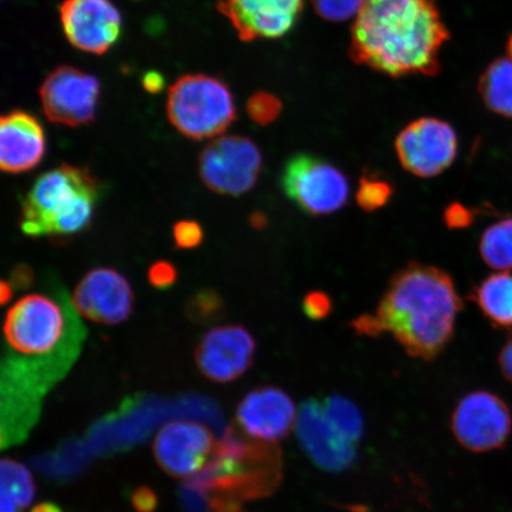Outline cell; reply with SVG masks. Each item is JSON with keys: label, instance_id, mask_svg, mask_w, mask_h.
Returning <instances> with one entry per match:
<instances>
[{"label": "cell", "instance_id": "obj_19", "mask_svg": "<svg viewBox=\"0 0 512 512\" xmlns=\"http://www.w3.org/2000/svg\"><path fill=\"white\" fill-rule=\"evenodd\" d=\"M47 151L46 132L34 115L24 111L4 114L0 121V168L19 175L34 170Z\"/></svg>", "mask_w": 512, "mask_h": 512}, {"label": "cell", "instance_id": "obj_26", "mask_svg": "<svg viewBox=\"0 0 512 512\" xmlns=\"http://www.w3.org/2000/svg\"><path fill=\"white\" fill-rule=\"evenodd\" d=\"M187 315L192 323L209 324L223 315V302L219 293L210 288L198 291L187 304Z\"/></svg>", "mask_w": 512, "mask_h": 512}, {"label": "cell", "instance_id": "obj_37", "mask_svg": "<svg viewBox=\"0 0 512 512\" xmlns=\"http://www.w3.org/2000/svg\"><path fill=\"white\" fill-rule=\"evenodd\" d=\"M165 81L162 75L157 72H149L143 76V87L146 92L156 94L162 91Z\"/></svg>", "mask_w": 512, "mask_h": 512}, {"label": "cell", "instance_id": "obj_34", "mask_svg": "<svg viewBox=\"0 0 512 512\" xmlns=\"http://www.w3.org/2000/svg\"><path fill=\"white\" fill-rule=\"evenodd\" d=\"M34 281V273L31 272L28 266H17L11 274V281L9 283L12 287L18 288V290H23V288H27Z\"/></svg>", "mask_w": 512, "mask_h": 512}, {"label": "cell", "instance_id": "obj_17", "mask_svg": "<svg viewBox=\"0 0 512 512\" xmlns=\"http://www.w3.org/2000/svg\"><path fill=\"white\" fill-rule=\"evenodd\" d=\"M296 432L306 456L319 469L343 472L354 465L357 445L332 425L319 400L310 399L300 406Z\"/></svg>", "mask_w": 512, "mask_h": 512}, {"label": "cell", "instance_id": "obj_1", "mask_svg": "<svg viewBox=\"0 0 512 512\" xmlns=\"http://www.w3.org/2000/svg\"><path fill=\"white\" fill-rule=\"evenodd\" d=\"M3 331L2 390L37 402L66 376L87 338L61 285L19 299L6 313Z\"/></svg>", "mask_w": 512, "mask_h": 512}, {"label": "cell", "instance_id": "obj_25", "mask_svg": "<svg viewBox=\"0 0 512 512\" xmlns=\"http://www.w3.org/2000/svg\"><path fill=\"white\" fill-rule=\"evenodd\" d=\"M394 195L393 184L376 172H366L356 191L358 206L367 213L386 207Z\"/></svg>", "mask_w": 512, "mask_h": 512}, {"label": "cell", "instance_id": "obj_12", "mask_svg": "<svg viewBox=\"0 0 512 512\" xmlns=\"http://www.w3.org/2000/svg\"><path fill=\"white\" fill-rule=\"evenodd\" d=\"M217 441L210 428L200 422L174 420L160 428L152 451L166 475L187 482L207 466Z\"/></svg>", "mask_w": 512, "mask_h": 512}, {"label": "cell", "instance_id": "obj_39", "mask_svg": "<svg viewBox=\"0 0 512 512\" xmlns=\"http://www.w3.org/2000/svg\"><path fill=\"white\" fill-rule=\"evenodd\" d=\"M0 294H2V303H8V300L11 298L12 294V285L9 281H3L2 286H0Z\"/></svg>", "mask_w": 512, "mask_h": 512}, {"label": "cell", "instance_id": "obj_35", "mask_svg": "<svg viewBox=\"0 0 512 512\" xmlns=\"http://www.w3.org/2000/svg\"><path fill=\"white\" fill-rule=\"evenodd\" d=\"M207 512H246L241 508V502L233 499L209 498Z\"/></svg>", "mask_w": 512, "mask_h": 512}, {"label": "cell", "instance_id": "obj_22", "mask_svg": "<svg viewBox=\"0 0 512 512\" xmlns=\"http://www.w3.org/2000/svg\"><path fill=\"white\" fill-rule=\"evenodd\" d=\"M475 300L492 323L512 325V275H491L477 287Z\"/></svg>", "mask_w": 512, "mask_h": 512}, {"label": "cell", "instance_id": "obj_13", "mask_svg": "<svg viewBox=\"0 0 512 512\" xmlns=\"http://www.w3.org/2000/svg\"><path fill=\"white\" fill-rule=\"evenodd\" d=\"M255 352V339L243 326H216L197 344L195 363L209 381L230 383L252 367Z\"/></svg>", "mask_w": 512, "mask_h": 512}, {"label": "cell", "instance_id": "obj_6", "mask_svg": "<svg viewBox=\"0 0 512 512\" xmlns=\"http://www.w3.org/2000/svg\"><path fill=\"white\" fill-rule=\"evenodd\" d=\"M166 113L172 126L194 140L216 138L236 119L232 92L213 76H182L169 88Z\"/></svg>", "mask_w": 512, "mask_h": 512}, {"label": "cell", "instance_id": "obj_2", "mask_svg": "<svg viewBox=\"0 0 512 512\" xmlns=\"http://www.w3.org/2000/svg\"><path fill=\"white\" fill-rule=\"evenodd\" d=\"M463 302L441 268L409 262L393 275L379 306L351 323L358 335L392 334L409 356L432 361L450 344Z\"/></svg>", "mask_w": 512, "mask_h": 512}, {"label": "cell", "instance_id": "obj_28", "mask_svg": "<svg viewBox=\"0 0 512 512\" xmlns=\"http://www.w3.org/2000/svg\"><path fill=\"white\" fill-rule=\"evenodd\" d=\"M281 112V102L274 95L256 93L248 101L247 113L255 124H272Z\"/></svg>", "mask_w": 512, "mask_h": 512}, {"label": "cell", "instance_id": "obj_31", "mask_svg": "<svg viewBox=\"0 0 512 512\" xmlns=\"http://www.w3.org/2000/svg\"><path fill=\"white\" fill-rule=\"evenodd\" d=\"M303 311L312 320H323L332 311V300L323 291L307 293L303 300Z\"/></svg>", "mask_w": 512, "mask_h": 512}, {"label": "cell", "instance_id": "obj_14", "mask_svg": "<svg viewBox=\"0 0 512 512\" xmlns=\"http://www.w3.org/2000/svg\"><path fill=\"white\" fill-rule=\"evenodd\" d=\"M61 25L73 47L102 55L119 40L123 18L111 0H64Z\"/></svg>", "mask_w": 512, "mask_h": 512}, {"label": "cell", "instance_id": "obj_27", "mask_svg": "<svg viewBox=\"0 0 512 512\" xmlns=\"http://www.w3.org/2000/svg\"><path fill=\"white\" fill-rule=\"evenodd\" d=\"M317 14L332 22L348 21L360 14L366 0H311Z\"/></svg>", "mask_w": 512, "mask_h": 512}, {"label": "cell", "instance_id": "obj_24", "mask_svg": "<svg viewBox=\"0 0 512 512\" xmlns=\"http://www.w3.org/2000/svg\"><path fill=\"white\" fill-rule=\"evenodd\" d=\"M479 248L490 267L499 271L512 270V217L486 229Z\"/></svg>", "mask_w": 512, "mask_h": 512}, {"label": "cell", "instance_id": "obj_9", "mask_svg": "<svg viewBox=\"0 0 512 512\" xmlns=\"http://www.w3.org/2000/svg\"><path fill=\"white\" fill-rule=\"evenodd\" d=\"M451 428L458 443L471 452L496 450L507 443L512 430L510 409L499 396L478 390L464 396L454 408Z\"/></svg>", "mask_w": 512, "mask_h": 512}, {"label": "cell", "instance_id": "obj_4", "mask_svg": "<svg viewBox=\"0 0 512 512\" xmlns=\"http://www.w3.org/2000/svg\"><path fill=\"white\" fill-rule=\"evenodd\" d=\"M102 187L86 168L62 164L38 177L22 200V232L30 238H66L91 224Z\"/></svg>", "mask_w": 512, "mask_h": 512}, {"label": "cell", "instance_id": "obj_3", "mask_svg": "<svg viewBox=\"0 0 512 512\" xmlns=\"http://www.w3.org/2000/svg\"><path fill=\"white\" fill-rule=\"evenodd\" d=\"M447 38L432 0H366L352 27L351 55L390 76L431 75Z\"/></svg>", "mask_w": 512, "mask_h": 512}, {"label": "cell", "instance_id": "obj_10", "mask_svg": "<svg viewBox=\"0 0 512 512\" xmlns=\"http://www.w3.org/2000/svg\"><path fill=\"white\" fill-rule=\"evenodd\" d=\"M458 145L453 127L435 118L413 121L395 140L403 169L420 178L437 177L450 168L457 158Z\"/></svg>", "mask_w": 512, "mask_h": 512}, {"label": "cell", "instance_id": "obj_15", "mask_svg": "<svg viewBox=\"0 0 512 512\" xmlns=\"http://www.w3.org/2000/svg\"><path fill=\"white\" fill-rule=\"evenodd\" d=\"M72 303L79 315L104 325H118L130 318L134 307L132 286L111 267H96L76 285Z\"/></svg>", "mask_w": 512, "mask_h": 512}, {"label": "cell", "instance_id": "obj_20", "mask_svg": "<svg viewBox=\"0 0 512 512\" xmlns=\"http://www.w3.org/2000/svg\"><path fill=\"white\" fill-rule=\"evenodd\" d=\"M36 490L27 466L9 458L0 462V512H24L34 502Z\"/></svg>", "mask_w": 512, "mask_h": 512}, {"label": "cell", "instance_id": "obj_36", "mask_svg": "<svg viewBox=\"0 0 512 512\" xmlns=\"http://www.w3.org/2000/svg\"><path fill=\"white\" fill-rule=\"evenodd\" d=\"M499 366H501L502 374L509 382L512 383V336L499 356Z\"/></svg>", "mask_w": 512, "mask_h": 512}, {"label": "cell", "instance_id": "obj_23", "mask_svg": "<svg viewBox=\"0 0 512 512\" xmlns=\"http://www.w3.org/2000/svg\"><path fill=\"white\" fill-rule=\"evenodd\" d=\"M322 402L323 411L343 437L360 443L364 433V418L360 407L342 395H330Z\"/></svg>", "mask_w": 512, "mask_h": 512}, {"label": "cell", "instance_id": "obj_16", "mask_svg": "<svg viewBox=\"0 0 512 512\" xmlns=\"http://www.w3.org/2000/svg\"><path fill=\"white\" fill-rule=\"evenodd\" d=\"M299 409L285 390L258 387L236 407V426L254 440L275 444L296 430Z\"/></svg>", "mask_w": 512, "mask_h": 512}, {"label": "cell", "instance_id": "obj_32", "mask_svg": "<svg viewBox=\"0 0 512 512\" xmlns=\"http://www.w3.org/2000/svg\"><path fill=\"white\" fill-rule=\"evenodd\" d=\"M443 219L447 228L460 229L469 226L473 215L462 204L452 203L445 209Z\"/></svg>", "mask_w": 512, "mask_h": 512}, {"label": "cell", "instance_id": "obj_30", "mask_svg": "<svg viewBox=\"0 0 512 512\" xmlns=\"http://www.w3.org/2000/svg\"><path fill=\"white\" fill-rule=\"evenodd\" d=\"M178 272L169 261L160 260L152 264L147 271V279L157 290H169L176 284Z\"/></svg>", "mask_w": 512, "mask_h": 512}, {"label": "cell", "instance_id": "obj_40", "mask_svg": "<svg viewBox=\"0 0 512 512\" xmlns=\"http://www.w3.org/2000/svg\"><path fill=\"white\" fill-rule=\"evenodd\" d=\"M508 56H510L512 59V35L510 36L508 41Z\"/></svg>", "mask_w": 512, "mask_h": 512}, {"label": "cell", "instance_id": "obj_8", "mask_svg": "<svg viewBox=\"0 0 512 512\" xmlns=\"http://www.w3.org/2000/svg\"><path fill=\"white\" fill-rule=\"evenodd\" d=\"M198 170L202 182L216 194L245 195L255 187L261 174V152L249 138L222 136L204 147Z\"/></svg>", "mask_w": 512, "mask_h": 512}, {"label": "cell", "instance_id": "obj_29", "mask_svg": "<svg viewBox=\"0 0 512 512\" xmlns=\"http://www.w3.org/2000/svg\"><path fill=\"white\" fill-rule=\"evenodd\" d=\"M172 238L178 249H194L201 246L204 230L197 221L182 220L172 228Z\"/></svg>", "mask_w": 512, "mask_h": 512}, {"label": "cell", "instance_id": "obj_33", "mask_svg": "<svg viewBox=\"0 0 512 512\" xmlns=\"http://www.w3.org/2000/svg\"><path fill=\"white\" fill-rule=\"evenodd\" d=\"M133 509L137 512H155L159 499L155 491L149 486H140L131 496Z\"/></svg>", "mask_w": 512, "mask_h": 512}, {"label": "cell", "instance_id": "obj_11", "mask_svg": "<svg viewBox=\"0 0 512 512\" xmlns=\"http://www.w3.org/2000/svg\"><path fill=\"white\" fill-rule=\"evenodd\" d=\"M100 98V82L94 75L70 66L51 72L40 88L44 114L51 123L79 127L92 123Z\"/></svg>", "mask_w": 512, "mask_h": 512}, {"label": "cell", "instance_id": "obj_7", "mask_svg": "<svg viewBox=\"0 0 512 512\" xmlns=\"http://www.w3.org/2000/svg\"><path fill=\"white\" fill-rule=\"evenodd\" d=\"M280 183L288 200L312 216L334 214L349 200L347 176L326 160L305 153L288 160Z\"/></svg>", "mask_w": 512, "mask_h": 512}, {"label": "cell", "instance_id": "obj_5", "mask_svg": "<svg viewBox=\"0 0 512 512\" xmlns=\"http://www.w3.org/2000/svg\"><path fill=\"white\" fill-rule=\"evenodd\" d=\"M274 446L247 437L236 425L230 426L217 441L207 466L184 484L207 499L242 503L265 497L280 477V456Z\"/></svg>", "mask_w": 512, "mask_h": 512}, {"label": "cell", "instance_id": "obj_18", "mask_svg": "<svg viewBox=\"0 0 512 512\" xmlns=\"http://www.w3.org/2000/svg\"><path fill=\"white\" fill-rule=\"evenodd\" d=\"M304 0H220L217 9L242 41L274 40L287 34L302 14Z\"/></svg>", "mask_w": 512, "mask_h": 512}, {"label": "cell", "instance_id": "obj_38", "mask_svg": "<svg viewBox=\"0 0 512 512\" xmlns=\"http://www.w3.org/2000/svg\"><path fill=\"white\" fill-rule=\"evenodd\" d=\"M30 512H63L59 505L53 502H42L35 505Z\"/></svg>", "mask_w": 512, "mask_h": 512}, {"label": "cell", "instance_id": "obj_21", "mask_svg": "<svg viewBox=\"0 0 512 512\" xmlns=\"http://www.w3.org/2000/svg\"><path fill=\"white\" fill-rule=\"evenodd\" d=\"M479 93L491 112L512 119V59L499 57L485 69Z\"/></svg>", "mask_w": 512, "mask_h": 512}]
</instances>
